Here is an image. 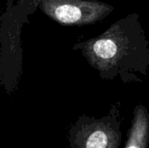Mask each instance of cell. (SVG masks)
Returning a JSON list of instances; mask_svg holds the SVG:
<instances>
[{
	"label": "cell",
	"instance_id": "obj_2",
	"mask_svg": "<svg viewBox=\"0 0 149 148\" xmlns=\"http://www.w3.org/2000/svg\"><path fill=\"white\" fill-rule=\"evenodd\" d=\"M120 103L113 104L105 116H80L69 130L70 148H119L121 142Z\"/></svg>",
	"mask_w": 149,
	"mask_h": 148
},
{
	"label": "cell",
	"instance_id": "obj_4",
	"mask_svg": "<svg viewBox=\"0 0 149 148\" xmlns=\"http://www.w3.org/2000/svg\"><path fill=\"white\" fill-rule=\"evenodd\" d=\"M125 148H148L149 113L143 105H138L134 111V118Z\"/></svg>",
	"mask_w": 149,
	"mask_h": 148
},
{
	"label": "cell",
	"instance_id": "obj_3",
	"mask_svg": "<svg viewBox=\"0 0 149 148\" xmlns=\"http://www.w3.org/2000/svg\"><path fill=\"white\" fill-rule=\"evenodd\" d=\"M38 8L64 26L93 24L103 20L114 10L113 5L99 0L41 1Z\"/></svg>",
	"mask_w": 149,
	"mask_h": 148
},
{
	"label": "cell",
	"instance_id": "obj_5",
	"mask_svg": "<svg viewBox=\"0 0 149 148\" xmlns=\"http://www.w3.org/2000/svg\"><path fill=\"white\" fill-rule=\"evenodd\" d=\"M41 1H63V0H33L32 3H33V5H34V10L36 9V7L38 6L39 3ZM90 1H92V0H90Z\"/></svg>",
	"mask_w": 149,
	"mask_h": 148
},
{
	"label": "cell",
	"instance_id": "obj_1",
	"mask_svg": "<svg viewBox=\"0 0 149 148\" xmlns=\"http://www.w3.org/2000/svg\"><path fill=\"white\" fill-rule=\"evenodd\" d=\"M72 50L80 51L102 79L141 83L148 75L149 41L136 12L112 24L100 35L75 44Z\"/></svg>",
	"mask_w": 149,
	"mask_h": 148
}]
</instances>
